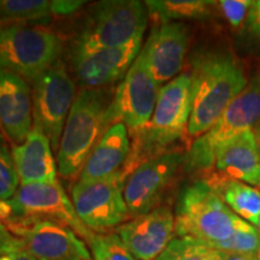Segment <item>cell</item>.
Listing matches in <instances>:
<instances>
[{"mask_svg":"<svg viewBox=\"0 0 260 260\" xmlns=\"http://www.w3.org/2000/svg\"><path fill=\"white\" fill-rule=\"evenodd\" d=\"M191 112L188 138H199L218 121L249 80L232 53L210 51L191 61Z\"/></svg>","mask_w":260,"mask_h":260,"instance_id":"1","label":"cell"},{"mask_svg":"<svg viewBox=\"0 0 260 260\" xmlns=\"http://www.w3.org/2000/svg\"><path fill=\"white\" fill-rule=\"evenodd\" d=\"M190 112L191 77L184 73L161 86L151 121L132 136V151L123 168L128 177L140 164L171 152V146L188 136Z\"/></svg>","mask_w":260,"mask_h":260,"instance_id":"2","label":"cell"},{"mask_svg":"<svg viewBox=\"0 0 260 260\" xmlns=\"http://www.w3.org/2000/svg\"><path fill=\"white\" fill-rule=\"evenodd\" d=\"M111 100L100 88L83 89L77 94L58 148L57 164L61 177L75 178L81 174L93 148L107 130L105 116Z\"/></svg>","mask_w":260,"mask_h":260,"instance_id":"3","label":"cell"},{"mask_svg":"<svg viewBox=\"0 0 260 260\" xmlns=\"http://www.w3.org/2000/svg\"><path fill=\"white\" fill-rule=\"evenodd\" d=\"M240 219L206 181H198L178 199L175 234L212 245L229 239Z\"/></svg>","mask_w":260,"mask_h":260,"instance_id":"4","label":"cell"},{"mask_svg":"<svg viewBox=\"0 0 260 260\" xmlns=\"http://www.w3.org/2000/svg\"><path fill=\"white\" fill-rule=\"evenodd\" d=\"M260 124V73L249 80L239 96L224 110L218 121L191 144L184 162L187 169L207 171L213 168L223 146Z\"/></svg>","mask_w":260,"mask_h":260,"instance_id":"5","label":"cell"},{"mask_svg":"<svg viewBox=\"0 0 260 260\" xmlns=\"http://www.w3.org/2000/svg\"><path fill=\"white\" fill-rule=\"evenodd\" d=\"M148 10L138 0H104L93 6L86 28L73 51L122 47L144 39Z\"/></svg>","mask_w":260,"mask_h":260,"instance_id":"6","label":"cell"},{"mask_svg":"<svg viewBox=\"0 0 260 260\" xmlns=\"http://www.w3.org/2000/svg\"><path fill=\"white\" fill-rule=\"evenodd\" d=\"M60 53V39L51 29L28 24L0 25V69L34 81L57 63Z\"/></svg>","mask_w":260,"mask_h":260,"instance_id":"7","label":"cell"},{"mask_svg":"<svg viewBox=\"0 0 260 260\" xmlns=\"http://www.w3.org/2000/svg\"><path fill=\"white\" fill-rule=\"evenodd\" d=\"M24 218H47L68 225L89 243L95 233L79 218L74 204L59 181L19 186L12 199L0 201V222Z\"/></svg>","mask_w":260,"mask_h":260,"instance_id":"8","label":"cell"},{"mask_svg":"<svg viewBox=\"0 0 260 260\" xmlns=\"http://www.w3.org/2000/svg\"><path fill=\"white\" fill-rule=\"evenodd\" d=\"M32 126H37L58 151L63 130L76 99L71 76L60 61L32 81Z\"/></svg>","mask_w":260,"mask_h":260,"instance_id":"9","label":"cell"},{"mask_svg":"<svg viewBox=\"0 0 260 260\" xmlns=\"http://www.w3.org/2000/svg\"><path fill=\"white\" fill-rule=\"evenodd\" d=\"M161 87L138 57L107 107L106 129L116 123H123L130 138L141 132L151 121Z\"/></svg>","mask_w":260,"mask_h":260,"instance_id":"10","label":"cell"},{"mask_svg":"<svg viewBox=\"0 0 260 260\" xmlns=\"http://www.w3.org/2000/svg\"><path fill=\"white\" fill-rule=\"evenodd\" d=\"M128 176L123 169L112 176L92 182L79 181L73 188V204L79 218L90 230L122 225L130 217L124 199Z\"/></svg>","mask_w":260,"mask_h":260,"instance_id":"11","label":"cell"},{"mask_svg":"<svg viewBox=\"0 0 260 260\" xmlns=\"http://www.w3.org/2000/svg\"><path fill=\"white\" fill-rule=\"evenodd\" d=\"M4 225L37 260H93L83 240L57 220L24 218Z\"/></svg>","mask_w":260,"mask_h":260,"instance_id":"12","label":"cell"},{"mask_svg":"<svg viewBox=\"0 0 260 260\" xmlns=\"http://www.w3.org/2000/svg\"><path fill=\"white\" fill-rule=\"evenodd\" d=\"M183 162L184 155L181 152L171 151L140 164L124 186V199L130 216H141L158 207Z\"/></svg>","mask_w":260,"mask_h":260,"instance_id":"13","label":"cell"},{"mask_svg":"<svg viewBox=\"0 0 260 260\" xmlns=\"http://www.w3.org/2000/svg\"><path fill=\"white\" fill-rule=\"evenodd\" d=\"M142 50V39L122 47L73 51L71 63L84 89H99L123 80Z\"/></svg>","mask_w":260,"mask_h":260,"instance_id":"14","label":"cell"},{"mask_svg":"<svg viewBox=\"0 0 260 260\" xmlns=\"http://www.w3.org/2000/svg\"><path fill=\"white\" fill-rule=\"evenodd\" d=\"M188 44L189 34L183 24L161 23L152 30L139 58L161 87L178 76L186 60Z\"/></svg>","mask_w":260,"mask_h":260,"instance_id":"15","label":"cell"},{"mask_svg":"<svg viewBox=\"0 0 260 260\" xmlns=\"http://www.w3.org/2000/svg\"><path fill=\"white\" fill-rule=\"evenodd\" d=\"M117 235L136 260H155L175 235V216L167 206L134 217L117 228Z\"/></svg>","mask_w":260,"mask_h":260,"instance_id":"16","label":"cell"},{"mask_svg":"<svg viewBox=\"0 0 260 260\" xmlns=\"http://www.w3.org/2000/svg\"><path fill=\"white\" fill-rule=\"evenodd\" d=\"M32 122V99L28 81L0 69V129L15 145H21L31 132Z\"/></svg>","mask_w":260,"mask_h":260,"instance_id":"17","label":"cell"},{"mask_svg":"<svg viewBox=\"0 0 260 260\" xmlns=\"http://www.w3.org/2000/svg\"><path fill=\"white\" fill-rule=\"evenodd\" d=\"M52 151L51 141L37 126H32L23 144L12 146L21 186L57 181L58 167Z\"/></svg>","mask_w":260,"mask_h":260,"instance_id":"18","label":"cell"},{"mask_svg":"<svg viewBox=\"0 0 260 260\" xmlns=\"http://www.w3.org/2000/svg\"><path fill=\"white\" fill-rule=\"evenodd\" d=\"M132 144L126 126L116 123L104 133L80 174L81 182H92L121 171L128 160Z\"/></svg>","mask_w":260,"mask_h":260,"instance_id":"19","label":"cell"},{"mask_svg":"<svg viewBox=\"0 0 260 260\" xmlns=\"http://www.w3.org/2000/svg\"><path fill=\"white\" fill-rule=\"evenodd\" d=\"M214 176L235 180L256 187L259 182L260 154L253 132L236 136L220 148L214 160Z\"/></svg>","mask_w":260,"mask_h":260,"instance_id":"20","label":"cell"},{"mask_svg":"<svg viewBox=\"0 0 260 260\" xmlns=\"http://www.w3.org/2000/svg\"><path fill=\"white\" fill-rule=\"evenodd\" d=\"M84 4L81 0H0V23H41L53 16L74 14Z\"/></svg>","mask_w":260,"mask_h":260,"instance_id":"21","label":"cell"},{"mask_svg":"<svg viewBox=\"0 0 260 260\" xmlns=\"http://www.w3.org/2000/svg\"><path fill=\"white\" fill-rule=\"evenodd\" d=\"M207 183L222 198L226 206L236 216L254 226L260 222V190L255 187L235 180H226L217 176L206 178Z\"/></svg>","mask_w":260,"mask_h":260,"instance_id":"22","label":"cell"},{"mask_svg":"<svg viewBox=\"0 0 260 260\" xmlns=\"http://www.w3.org/2000/svg\"><path fill=\"white\" fill-rule=\"evenodd\" d=\"M148 14L161 23L184 19L204 21L212 17L216 2L209 0H148L145 2Z\"/></svg>","mask_w":260,"mask_h":260,"instance_id":"23","label":"cell"},{"mask_svg":"<svg viewBox=\"0 0 260 260\" xmlns=\"http://www.w3.org/2000/svg\"><path fill=\"white\" fill-rule=\"evenodd\" d=\"M155 260H225V253L191 237H174Z\"/></svg>","mask_w":260,"mask_h":260,"instance_id":"24","label":"cell"},{"mask_svg":"<svg viewBox=\"0 0 260 260\" xmlns=\"http://www.w3.org/2000/svg\"><path fill=\"white\" fill-rule=\"evenodd\" d=\"M259 233L254 226L242 218L237 224L235 232L225 241L209 245L212 248L226 253V254H245L258 256L259 252Z\"/></svg>","mask_w":260,"mask_h":260,"instance_id":"25","label":"cell"},{"mask_svg":"<svg viewBox=\"0 0 260 260\" xmlns=\"http://www.w3.org/2000/svg\"><path fill=\"white\" fill-rule=\"evenodd\" d=\"M18 184L19 180L12 149H10L5 136L0 130V201L12 199L18 189Z\"/></svg>","mask_w":260,"mask_h":260,"instance_id":"26","label":"cell"},{"mask_svg":"<svg viewBox=\"0 0 260 260\" xmlns=\"http://www.w3.org/2000/svg\"><path fill=\"white\" fill-rule=\"evenodd\" d=\"M88 246L94 260H136L117 234H95Z\"/></svg>","mask_w":260,"mask_h":260,"instance_id":"27","label":"cell"},{"mask_svg":"<svg viewBox=\"0 0 260 260\" xmlns=\"http://www.w3.org/2000/svg\"><path fill=\"white\" fill-rule=\"evenodd\" d=\"M218 8L222 10V14L226 21L234 28H239L247 21L249 10H251L252 0H220L217 2Z\"/></svg>","mask_w":260,"mask_h":260,"instance_id":"28","label":"cell"},{"mask_svg":"<svg viewBox=\"0 0 260 260\" xmlns=\"http://www.w3.org/2000/svg\"><path fill=\"white\" fill-rule=\"evenodd\" d=\"M21 241L9 232L8 228L0 222V254H5L16 247L19 246Z\"/></svg>","mask_w":260,"mask_h":260,"instance_id":"29","label":"cell"},{"mask_svg":"<svg viewBox=\"0 0 260 260\" xmlns=\"http://www.w3.org/2000/svg\"><path fill=\"white\" fill-rule=\"evenodd\" d=\"M246 23L248 30L253 35H255L256 38L260 39V0L253 2V5L251 10H249Z\"/></svg>","mask_w":260,"mask_h":260,"instance_id":"30","label":"cell"},{"mask_svg":"<svg viewBox=\"0 0 260 260\" xmlns=\"http://www.w3.org/2000/svg\"><path fill=\"white\" fill-rule=\"evenodd\" d=\"M0 260H37L24 248L22 242L15 249L5 254H0Z\"/></svg>","mask_w":260,"mask_h":260,"instance_id":"31","label":"cell"},{"mask_svg":"<svg viewBox=\"0 0 260 260\" xmlns=\"http://www.w3.org/2000/svg\"><path fill=\"white\" fill-rule=\"evenodd\" d=\"M225 260H259L255 255H245V254H226Z\"/></svg>","mask_w":260,"mask_h":260,"instance_id":"32","label":"cell"},{"mask_svg":"<svg viewBox=\"0 0 260 260\" xmlns=\"http://www.w3.org/2000/svg\"><path fill=\"white\" fill-rule=\"evenodd\" d=\"M253 133H254L255 142H256V146H258V151H259V154H260V124L256 126L254 130H253Z\"/></svg>","mask_w":260,"mask_h":260,"instance_id":"33","label":"cell"},{"mask_svg":"<svg viewBox=\"0 0 260 260\" xmlns=\"http://www.w3.org/2000/svg\"><path fill=\"white\" fill-rule=\"evenodd\" d=\"M258 228H259V240H260V222H259V225H258ZM258 258H259V260H260V245H259V252H258Z\"/></svg>","mask_w":260,"mask_h":260,"instance_id":"34","label":"cell"},{"mask_svg":"<svg viewBox=\"0 0 260 260\" xmlns=\"http://www.w3.org/2000/svg\"><path fill=\"white\" fill-rule=\"evenodd\" d=\"M259 188V190H260V170H259V182H258V186H256Z\"/></svg>","mask_w":260,"mask_h":260,"instance_id":"35","label":"cell"}]
</instances>
